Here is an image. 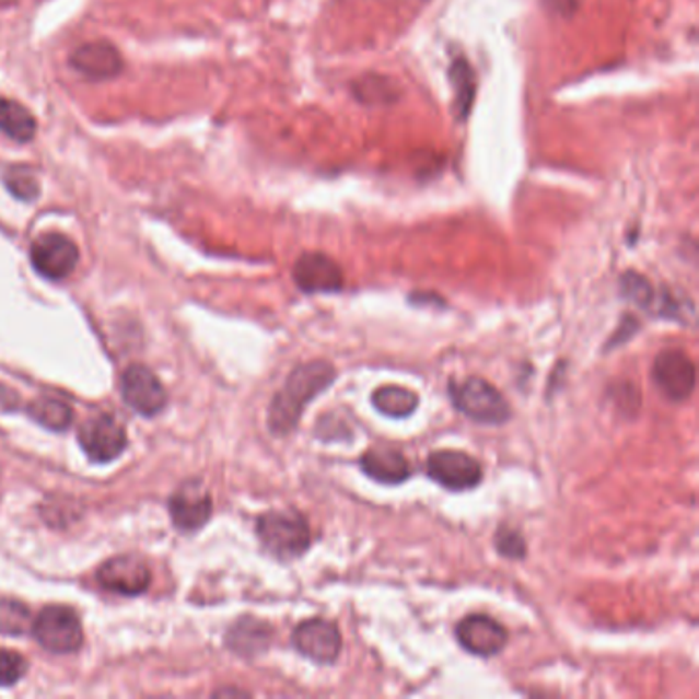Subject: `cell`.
<instances>
[{
    "label": "cell",
    "mask_w": 699,
    "mask_h": 699,
    "mask_svg": "<svg viewBox=\"0 0 699 699\" xmlns=\"http://www.w3.org/2000/svg\"><path fill=\"white\" fill-rule=\"evenodd\" d=\"M494 548L503 558L509 560H523L527 556V544L525 537L521 536L517 529L501 525L494 534Z\"/></svg>",
    "instance_id": "obj_26"
},
{
    "label": "cell",
    "mask_w": 699,
    "mask_h": 699,
    "mask_svg": "<svg viewBox=\"0 0 699 699\" xmlns=\"http://www.w3.org/2000/svg\"><path fill=\"white\" fill-rule=\"evenodd\" d=\"M97 579L103 589L133 597L144 593L150 585V569L142 558L124 554L103 562Z\"/></svg>",
    "instance_id": "obj_13"
},
{
    "label": "cell",
    "mask_w": 699,
    "mask_h": 699,
    "mask_svg": "<svg viewBox=\"0 0 699 699\" xmlns=\"http://www.w3.org/2000/svg\"><path fill=\"white\" fill-rule=\"evenodd\" d=\"M459 646L474 656H497L506 646V628L497 619L474 614L459 619L456 626Z\"/></svg>",
    "instance_id": "obj_11"
},
{
    "label": "cell",
    "mask_w": 699,
    "mask_h": 699,
    "mask_svg": "<svg viewBox=\"0 0 699 699\" xmlns=\"http://www.w3.org/2000/svg\"><path fill=\"white\" fill-rule=\"evenodd\" d=\"M171 517L180 532H197L212 517L213 504L210 492L197 480L180 485L171 497Z\"/></svg>",
    "instance_id": "obj_14"
},
{
    "label": "cell",
    "mask_w": 699,
    "mask_h": 699,
    "mask_svg": "<svg viewBox=\"0 0 699 699\" xmlns=\"http://www.w3.org/2000/svg\"><path fill=\"white\" fill-rule=\"evenodd\" d=\"M32 265L39 276L60 281L79 265V246L60 232L42 234L32 244Z\"/></svg>",
    "instance_id": "obj_8"
},
{
    "label": "cell",
    "mask_w": 699,
    "mask_h": 699,
    "mask_svg": "<svg viewBox=\"0 0 699 699\" xmlns=\"http://www.w3.org/2000/svg\"><path fill=\"white\" fill-rule=\"evenodd\" d=\"M27 412L37 423L54 431H65L72 423V408L58 398H37L30 405Z\"/></svg>",
    "instance_id": "obj_21"
},
{
    "label": "cell",
    "mask_w": 699,
    "mask_h": 699,
    "mask_svg": "<svg viewBox=\"0 0 699 699\" xmlns=\"http://www.w3.org/2000/svg\"><path fill=\"white\" fill-rule=\"evenodd\" d=\"M652 377L668 400L685 403L696 391V363L685 351L668 349L654 359Z\"/></svg>",
    "instance_id": "obj_7"
},
{
    "label": "cell",
    "mask_w": 699,
    "mask_h": 699,
    "mask_svg": "<svg viewBox=\"0 0 699 699\" xmlns=\"http://www.w3.org/2000/svg\"><path fill=\"white\" fill-rule=\"evenodd\" d=\"M33 636L37 642L56 654L77 652L82 646L81 619L65 605H49L33 621Z\"/></svg>",
    "instance_id": "obj_4"
},
{
    "label": "cell",
    "mask_w": 699,
    "mask_h": 699,
    "mask_svg": "<svg viewBox=\"0 0 699 699\" xmlns=\"http://www.w3.org/2000/svg\"><path fill=\"white\" fill-rule=\"evenodd\" d=\"M4 185L16 199H23V201H33L39 196V180L32 168L25 164L9 166L4 173Z\"/></svg>",
    "instance_id": "obj_23"
},
{
    "label": "cell",
    "mask_w": 699,
    "mask_h": 699,
    "mask_svg": "<svg viewBox=\"0 0 699 699\" xmlns=\"http://www.w3.org/2000/svg\"><path fill=\"white\" fill-rule=\"evenodd\" d=\"M353 93L361 103H368V105H388L400 97V91L396 89V84L391 79L377 77V74H370L356 82Z\"/></svg>",
    "instance_id": "obj_22"
},
{
    "label": "cell",
    "mask_w": 699,
    "mask_h": 699,
    "mask_svg": "<svg viewBox=\"0 0 699 699\" xmlns=\"http://www.w3.org/2000/svg\"><path fill=\"white\" fill-rule=\"evenodd\" d=\"M293 281L304 293H337L345 286V273L337 260L323 253H304L293 265Z\"/></svg>",
    "instance_id": "obj_10"
},
{
    "label": "cell",
    "mask_w": 699,
    "mask_h": 699,
    "mask_svg": "<svg viewBox=\"0 0 699 699\" xmlns=\"http://www.w3.org/2000/svg\"><path fill=\"white\" fill-rule=\"evenodd\" d=\"M427 476L440 487L462 492L482 482V466L476 457L459 450H438L427 457Z\"/></svg>",
    "instance_id": "obj_5"
},
{
    "label": "cell",
    "mask_w": 699,
    "mask_h": 699,
    "mask_svg": "<svg viewBox=\"0 0 699 699\" xmlns=\"http://www.w3.org/2000/svg\"><path fill=\"white\" fill-rule=\"evenodd\" d=\"M638 330V321L632 316H624L619 330L611 337V341L607 342L605 349H611V347H619L621 342L630 341L634 337V333Z\"/></svg>",
    "instance_id": "obj_28"
},
{
    "label": "cell",
    "mask_w": 699,
    "mask_h": 699,
    "mask_svg": "<svg viewBox=\"0 0 699 699\" xmlns=\"http://www.w3.org/2000/svg\"><path fill=\"white\" fill-rule=\"evenodd\" d=\"M257 536L263 548L279 560H295L308 552L312 544L308 521L295 509L263 513L257 520Z\"/></svg>",
    "instance_id": "obj_2"
},
{
    "label": "cell",
    "mask_w": 699,
    "mask_h": 699,
    "mask_svg": "<svg viewBox=\"0 0 699 699\" xmlns=\"http://www.w3.org/2000/svg\"><path fill=\"white\" fill-rule=\"evenodd\" d=\"M450 79L454 84V112H456L457 119H466L470 114L471 103L476 97V74L471 70L470 62L466 58H456L452 66H450Z\"/></svg>",
    "instance_id": "obj_20"
},
{
    "label": "cell",
    "mask_w": 699,
    "mask_h": 699,
    "mask_svg": "<svg viewBox=\"0 0 699 699\" xmlns=\"http://www.w3.org/2000/svg\"><path fill=\"white\" fill-rule=\"evenodd\" d=\"M452 405L474 423L503 424L511 419V407L501 392L485 377L471 375L466 380H450Z\"/></svg>",
    "instance_id": "obj_3"
},
{
    "label": "cell",
    "mask_w": 699,
    "mask_h": 699,
    "mask_svg": "<svg viewBox=\"0 0 699 699\" xmlns=\"http://www.w3.org/2000/svg\"><path fill=\"white\" fill-rule=\"evenodd\" d=\"M121 396L136 412L154 417L166 405V392L161 380L147 365H130L121 375Z\"/></svg>",
    "instance_id": "obj_12"
},
{
    "label": "cell",
    "mask_w": 699,
    "mask_h": 699,
    "mask_svg": "<svg viewBox=\"0 0 699 699\" xmlns=\"http://www.w3.org/2000/svg\"><path fill=\"white\" fill-rule=\"evenodd\" d=\"M27 673V661L15 651L0 649V687L19 684Z\"/></svg>",
    "instance_id": "obj_27"
},
{
    "label": "cell",
    "mask_w": 699,
    "mask_h": 699,
    "mask_svg": "<svg viewBox=\"0 0 699 699\" xmlns=\"http://www.w3.org/2000/svg\"><path fill=\"white\" fill-rule=\"evenodd\" d=\"M0 131L15 142H32L37 121L32 112L13 98L0 97Z\"/></svg>",
    "instance_id": "obj_18"
},
{
    "label": "cell",
    "mask_w": 699,
    "mask_h": 699,
    "mask_svg": "<svg viewBox=\"0 0 699 699\" xmlns=\"http://www.w3.org/2000/svg\"><path fill=\"white\" fill-rule=\"evenodd\" d=\"M337 380V370L326 359L300 363L288 375L283 388L277 392L269 405V431L277 438H286L295 431L310 403Z\"/></svg>",
    "instance_id": "obj_1"
},
{
    "label": "cell",
    "mask_w": 699,
    "mask_h": 699,
    "mask_svg": "<svg viewBox=\"0 0 699 699\" xmlns=\"http://www.w3.org/2000/svg\"><path fill=\"white\" fill-rule=\"evenodd\" d=\"M292 644L302 656L316 665H333L342 649V638L335 621L312 618L293 630Z\"/></svg>",
    "instance_id": "obj_6"
},
{
    "label": "cell",
    "mask_w": 699,
    "mask_h": 699,
    "mask_svg": "<svg viewBox=\"0 0 699 699\" xmlns=\"http://www.w3.org/2000/svg\"><path fill=\"white\" fill-rule=\"evenodd\" d=\"M79 441L93 462H112L128 447V433L114 415H97L82 424Z\"/></svg>",
    "instance_id": "obj_9"
},
{
    "label": "cell",
    "mask_w": 699,
    "mask_h": 699,
    "mask_svg": "<svg viewBox=\"0 0 699 699\" xmlns=\"http://www.w3.org/2000/svg\"><path fill=\"white\" fill-rule=\"evenodd\" d=\"M32 624V614L27 605L13 602V599H0V632L7 636H23Z\"/></svg>",
    "instance_id": "obj_25"
},
{
    "label": "cell",
    "mask_w": 699,
    "mask_h": 699,
    "mask_svg": "<svg viewBox=\"0 0 699 699\" xmlns=\"http://www.w3.org/2000/svg\"><path fill=\"white\" fill-rule=\"evenodd\" d=\"M359 466L365 476L375 482L396 487L412 476V466L407 456L392 447H372L359 457Z\"/></svg>",
    "instance_id": "obj_16"
},
{
    "label": "cell",
    "mask_w": 699,
    "mask_h": 699,
    "mask_svg": "<svg viewBox=\"0 0 699 699\" xmlns=\"http://www.w3.org/2000/svg\"><path fill=\"white\" fill-rule=\"evenodd\" d=\"M271 640L273 628L257 618L238 619L226 638L230 649L241 656H257L271 646Z\"/></svg>",
    "instance_id": "obj_17"
},
{
    "label": "cell",
    "mask_w": 699,
    "mask_h": 699,
    "mask_svg": "<svg viewBox=\"0 0 699 699\" xmlns=\"http://www.w3.org/2000/svg\"><path fill=\"white\" fill-rule=\"evenodd\" d=\"M70 65L91 81H107L121 72L124 60L109 42H91L74 49V54L70 56Z\"/></svg>",
    "instance_id": "obj_15"
},
{
    "label": "cell",
    "mask_w": 699,
    "mask_h": 699,
    "mask_svg": "<svg viewBox=\"0 0 699 699\" xmlns=\"http://www.w3.org/2000/svg\"><path fill=\"white\" fill-rule=\"evenodd\" d=\"M619 290L621 295L632 302L638 308L646 310L651 312L652 302H654V295L656 290L652 288L651 281L636 271H628L624 273L619 279Z\"/></svg>",
    "instance_id": "obj_24"
},
{
    "label": "cell",
    "mask_w": 699,
    "mask_h": 699,
    "mask_svg": "<svg viewBox=\"0 0 699 699\" xmlns=\"http://www.w3.org/2000/svg\"><path fill=\"white\" fill-rule=\"evenodd\" d=\"M372 405L377 412H382L384 417L391 419H408L410 415L417 412L419 408V394L408 391L405 386H380L372 394Z\"/></svg>",
    "instance_id": "obj_19"
}]
</instances>
